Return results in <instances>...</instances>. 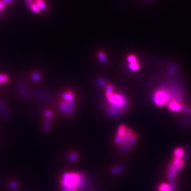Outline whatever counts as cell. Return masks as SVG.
<instances>
[{"instance_id":"obj_8","label":"cell","mask_w":191,"mask_h":191,"mask_svg":"<svg viewBox=\"0 0 191 191\" xmlns=\"http://www.w3.org/2000/svg\"><path fill=\"white\" fill-rule=\"evenodd\" d=\"M167 108L169 111L174 112H179L183 111V104L176 101H171L167 104Z\"/></svg>"},{"instance_id":"obj_1","label":"cell","mask_w":191,"mask_h":191,"mask_svg":"<svg viewBox=\"0 0 191 191\" xmlns=\"http://www.w3.org/2000/svg\"><path fill=\"white\" fill-rule=\"evenodd\" d=\"M114 88L111 85H108L106 91V95L109 103V110L111 112L117 114L122 110L125 109L127 106L125 97L119 93H114Z\"/></svg>"},{"instance_id":"obj_10","label":"cell","mask_w":191,"mask_h":191,"mask_svg":"<svg viewBox=\"0 0 191 191\" xmlns=\"http://www.w3.org/2000/svg\"><path fill=\"white\" fill-rule=\"evenodd\" d=\"M179 69V66L177 64L172 63V64H171L170 65L169 68H168L167 72H168V73L169 74L174 75V74H175L177 73V72H178Z\"/></svg>"},{"instance_id":"obj_20","label":"cell","mask_w":191,"mask_h":191,"mask_svg":"<svg viewBox=\"0 0 191 191\" xmlns=\"http://www.w3.org/2000/svg\"><path fill=\"white\" fill-rule=\"evenodd\" d=\"M184 161V160H183V158H179V157L174 156V158H173V160H172V163L174 165L176 166V165H179V163H181L182 161Z\"/></svg>"},{"instance_id":"obj_21","label":"cell","mask_w":191,"mask_h":191,"mask_svg":"<svg viewBox=\"0 0 191 191\" xmlns=\"http://www.w3.org/2000/svg\"><path fill=\"white\" fill-rule=\"evenodd\" d=\"M169 191H176V182L174 179L169 181Z\"/></svg>"},{"instance_id":"obj_19","label":"cell","mask_w":191,"mask_h":191,"mask_svg":"<svg viewBox=\"0 0 191 191\" xmlns=\"http://www.w3.org/2000/svg\"><path fill=\"white\" fill-rule=\"evenodd\" d=\"M30 9L32 12H34L35 13H39L41 11V9L38 7V6L36 4V3H33L32 5L30 6Z\"/></svg>"},{"instance_id":"obj_22","label":"cell","mask_w":191,"mask_h":191,"mask_svg":"<svg viewBox=\"0 0 191 191\" xmlns=\"http://www.w3.org/2000/svg\"><path fill=\"white\" fill-rule=\"evenodd\" d=\"M184 111L187 114L191 115V109L190 107H189L188 106L183 105V111Z\"/></svg>"},{"instance_id":"obj_13","label":"cell","mask_w":191,"mask_h":191,"mask_svg":"<svg viewBox=\"0 0 191 191\" xmlns=\"http://www.w3.org/2000/svg\"><path fill=\"white\" fill-rule=\"evenodd\" d=\"M36 4L38 6L39 9L42 11H46L47 9V6L46 3L43 0H36Z\"/></svg>"},{"instance_id":"obj_27","label":"cell","mask_w":191,"mask_h":191,"mask_svg":"<svg viewBox=\"0 0 191 191\" xmlns=\"http://www.w3.org/2000/svg\"><path fill=\"white\" fill-rule=\"evenodd\" d=\"M62 191H70L69 189L67 188V187H65V186H62Z\"/></svg>"},{"instance_id":"obj_23","label":"cell","mask_w":191,"mask_h":191,"mask_svg":"<svg viewBox=\"0 0 191 191\" xmlns=\"http://www.w3.org/2000/svg\"><path fill=\"white\" fill-rule=\"evenodd\" d=\"M98 57H99L101 61H102V62H104L106 61V55H105L104 53H103V52H99V54H98Z\"/></svg>"},{"instance_id":"obj_3","label":"cell","mask_w":191,"mask_h":191,"mask_svg":"<svg viewBox=\"0 0 191 191\" xmlns=\"http://www.w3.org/2000/svg\"><path fill=\"white\" fill-rule=\"evenodd\" d=\"M74 94L72 91H67L62 95V102H61V111L67 114H70L74 109Z\"/></svg>"},{"instance_id":"obj_4","label":"cell","mask_w":191,"mask_h":191,"mask_svg":"<svg viewBox=\"0 0 191 191\" xmlns=\"http://www.w3.org/2000/svg\"><path fill=\"white\" fill-rule=\"evenodd\" d=\"M153 101L155 104L158 107H162L171 101V97L167 89L165 88H161L154 93Z\"/></svg>"},{"instance_id":"obj_7","label":"cell","mask_w":191,"mask_h":191,"mask_svg":"<svg viewBox=\"0 0 191 191\" xmlns=\"http://www.w3.org/2000/svg\"><path fill=\"white\" fill-rule=\"evenodd\" d=\"M0 116L3 119L6 120H8L11 119L9 111L4 102L1 99H0Z\"/></svg>"},{"instance_id":"obj_24","label":"cell","mask_w":191,"mask_h":191,"mask_svg":"<svg viewBox=\"0 0 191 191\" xmlns=\"http://www.w3.org/2000/svg\"><path fill=\"white\" fill-rule=\"evenodd\" d=\"M15 1H16V0H1L0 2H1L3 4H4V6H6V5H8V4H11V3H13V2Z\"/></svg>"},{"instance_id":"obj_9","label":"cell","mask_w":191,"mask_h":191,"mask_svg":"<svg viewBox=\"0 0 191 191\" xmlns=\"http://www.w3.org/2000/svg\"><path fill=\"white\" fill-rule=\"evenodd\" d=\"M184 161H182L179 165L175 166V167H174V169L172 171H171L170 172H168L167 176V179L169 181L174 179V177L177 174V173L179 172V171L182 169V167L184 166Z\"/></svg>"},{"instance_id":"obj_11","label":"cell","mask_w":191,"mask_h":191,"mask_svg":"<svg viewBox=\"0 0 191 191\" xmlns=\"http://www.w3.org/2000/svg\"><path fill=\"white\" fill-rule=\"evenodd\" d=\"M174 156L176 157H179V158H183V156L185 155V150L183 148H177L174 150L173 152Z\"/></svg>"},{"instance_id":"obj_16","label":"cell","mask_w":191,"mask_h":191,"mask_svg":"<svg viewBox=\"0 0 191 191\" xmlns=\"http://www.w3.org/2000/svg\"><path fill=\"white\" fill-rule=\"evenodd\" d=\"M9 188L13 191H17L18 189L19 185H18V183L16 181H11L9 183Z\"/></svg>"},{"instance_id":"obj_12","label":"cell","mask_w":191,"mask_h":191,"mask_svg":"<svg viewBox=\"0 0 191 191\" xmlns=\"http://www.w3.org/2000/svg\"><path fill=\"white\" fill-rule=\"evenodd\" d=\"M125 167L123 166H116L112 167L111 169V172L113 174H119L122 172H123L125 171Z\"/></svg>"},{"instance_id":"obj_5","label":"cell","mask_w":191,"mask_h":191,"mask_svg":"<svg viewBox=\"0 0 191 191\" xmlns=\"http://www.w3.org/2000/svg\"><path fill=\"white\" fill-rule=\"evenodd\" d=\"M16 85L18 93L20 96L24 99H28L29 94L27 86L22 79H17L16 81Z\"/></svg>"},{"instance_id":"obj_14","label":"cell","mask_w":191,"mask_h":191,"mask_svg":"<svg viewBox=\"0 0 191 191\" xmlns=\"http://www.w3.org/2000/svg\"><path fill=\"white\" fill-rule=\"evenodd\" d=\"M31 78L34 81H39L42 79L41 74L38 72H34L31 74Z\"/></svg>"},{"instance_id":"obj_2","label":"cell","mask_w":191,"mask_h":191,"mask_svg":"<svg viewBox=\"0 0 191 191\" xmlns=\"http://www.w3.org/2000/svg\"><path fill=\"white\" fill-rule=\"evenodd\" d=\"M137 137L133 135L132 131L127 130L126 126L120 125L117 130L115 142L123 146V151L126 152L128 148L135 142Z\"/></svg>"},{"instance_id":"obj_6","label":"cell","mask_w":191,"mask_h":191,"mask_svg":"<svg viewBox=\"0 0 191 191\" xmlns=\"http://www.w3.org/2000/svg\"><path fill=\"white\" fill-rule=\"evenodd\" d=\"M127 62L128 63L129 69L132 72H137L140 68V64L138 62L137 58L134 55H130L127 57Z\"/></svg>"},{"instance_id":"obj_25","label":"cell","mask_w":191,"mask_h":191,"mask_svg":"<svg viewBox=\"0 0 191 191\" xmlns=\"http://www.w3.org/2000/svg\"><path fill=\"white\" fill-rule=\"evenodd\" d=\"M44 115L47 117V118H51L53 116L52 114V112L48 110H46V111H44Z\"/></svg>"},{"instance_id":"obj_15","label":"cell","mask_w":191,"mask_h":191,"mask_svg":"<svg viewBox=\"0 0 191 191\" xmlns=\"http://www.w3.org/2000/svg\"><path fill=\"white\" fill-rule=\"evenodd\" d=\"M9 81V77L6 74H0V83L5 84Z\"/></svg>"},{"instance_id":"obj_26","label":"cell","mask_w":191,"mask_h":191,"mask_svg":"<svg viewBox=\"0 0 191 191\" xmlns=\"http://www.w3.org/2000/svg\"><path fill=\"white\" fill-rule=\"evenodd\" d=\"M25 4H26L27 7L30 8V6L34 3V0H25Z\"/></svg>"},{"instance_id":"obj_29","label":"cell","mask_w":191,"mask_h":191,"mask_svg":"<svg viewBox=\"0 0 191 191\" xmlns=\"http://www.w3.org/2000/svg\"><path fill=\"white\" fill-rule=\"evenodd\" d=\"M2 86H3V84H2V83H0V88H1V87H2Z\"/></svg>"},{"instance_id":"obj_28","label":"cell","mask_w":191,"mask_h":191,"mask_svg":"<svg viewBox=\"0 0 191 191\" xmlns=\"http://www.w3.org/2000/svg\"><path fill=\"white\" fill-rule=\"evenodd\" d=\"M4 7H5V6H4V4H3L0 2V11H1V10H3V9H4Z\"/></svg>"},{"instance_id":"obj_30","label":"cell","mask_w":191,"mask_h":191,"mask_svg":"<svg viewBox=\"0 0 191 191\" xmlns=\"http://www.w3.org/2000/svg\"><path fill=\"white\" fill-rule=\"evenodd\" d=\"M1 14H2V13H1V11H0V16H1Z\"/></svg>"},{"instance_id":"obj_17","label":"cell","mask_w":191,"mask_h":191,"mask_svg":"<svg viewBox=\"0 0 191 191\" xmlns=\"http://www.w3.org/2000/svg\"><path fill=\"white\" fill-rule=\"evenodd\" d=\"M159 191H169V184L162 183L158 187Z\"/></svg>"},{"instance_id":"obj_18","label":"cell","mask_w":191,"mask_h":191,"mask_svg":"<svg viewBox=\"0 0 191 191\" xmlns=\"http://www.w3.org/2000/svg\"><path fill=\"white\" fill-rule=\"evenodd\" d=\"M78 157V156L77 153L73 152V153H70V154L69 155V156H68V159H69V160H70V161H72V162H75V161L77 160Z\"/></svg>"}]
</instances>
